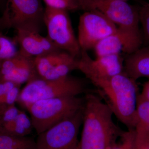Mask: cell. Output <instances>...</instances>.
Returning a JSON list of instances; mask_svg holds the SVG:
<instances>
[{"mask_svg":"<svg viewBox=\"0 0 149 149\" xmlns=\"http://www.w3.org/2000/svg\"><path fill=\"white\" fill-rule=\"evenodd\" d=\"M113 115L109 107L99 97L87 94L79 149H111L124 131L115 123Z\"/></svg>","mask_w":149,"mask_h":149,"instance_id":"cell-1","label":"cell"},{"mask_svg":"<svg viewBox=\"0 0 149 149\" xmlns=\"http://www.w3.org/2000/svg\"><path fill=\"white\" fill-rule=\"evenodd\" d=\"M136 81L123 72L91 82L105 100L113 115L128 129H135L137 124L139 94Z\"/></svg>","mask_w":149,"mask_h":149,"instance_id":"cell-2","label":"cell"},{"mask_svg":"<svg viewBox=\"0 0 149 149\" xmlns=\"http://www.w3.org/2000/svg\"><path fill=\"white\" fill-rule=\"evenodd\" d=\"M91 10L101 13L123 34L127 42L126 54L134 52L143 46L139 7L119 0L87 1L83 5V10Z\"/></svg>","mask_w":149,"mask_h":149,"instance_id":"cell-3","label":"cell"},{"mask_svg":"<svg viewBox=\"0 0 149 149\" xmlns=\"http://www.w3.org/2000/svg\"><path fill=\"white\" fill-rule=\"evenodd\" d=\"M85 98L62 97L37 101L27 106L33 128L37 135L72 117L83 109Z\"/></svg>","mask_w":149,"mask_h":149,"instance_id":"cell-4","label":"cell"},{"mask_svg":"<svg viewBox=\"0 0 149 149\" xmlns=\"http://www.w3.org/2000/svg\"><path fill=\"white\" fill-rule=\"evenodd\" d=\"M85 87L83 79L70 75L56 80L38 76L26 83L20 91L17 103L25 109L27 106L40 100L79 96L85 92Z\"/></svg>","mask_w":149,"mask_h":149,"instance_id":"cell-5","label":"cell"},{"mask_svg":"<svg viewBox=\"0 0 149 149\" xmlns=\"http://www.w3.org/2000/svg\"><path fill=\"white\" fill-rule=\"evenodd\" d=\"M42 0H7L0 17L2 29H30L40 31L45 9Z\"/></svg>","mask_w":149,"mask_h":149,"instance_id":"cell-6","label":"cell"},{"mask_svg":"<svg viewBox=\"0 0 149 149\" xmlns=\"http://www.w3.org/2000/svg\"><path fill=\"white\" fill-rule=\"evenodd\" d=\"M44 23L47 31V37L58 49L80 57L81 49L68 11L46 7Z\"/></svg>","mask_w":149,"mask_h":149,"instance_id":"cell-7","label":"cell"},{"mask_svg":"<svg viewBox=\"0 0 149 149\" xmlns=\"http://www.w3.org/2000/svg\"><path fill=\"white\" fill-rule=\"evenodd\" d=\"M83 108L38 135L36 149H79L78 136L83 123Z\"/></svg>","mask_w":149,"mask_h":149,"instance_id":"cell-8","label":"cell"},{"mask_svg":"<svg viewBox=\"0 0 149 149\" xmlns=\"http://www.w3.org/2000/svg\"><path fill=\"white\" fill-rule=\"evenodd\" d=\"M117 27L99 11H85L79 18L77 39L81 51L93 49L102 40L117 30Z\"/></svg>","mask_w":149,"mask_h":149,"instance_id":"cell-9","label":"cell"},{"mask_svg":"<svg viewBox=\"0 0 149 149\" xmlns=\"http://www.w3.org/2000/svg\"><path fill=\"white\" fill-rule=\"evenodd\" d=\"M77 70L91 82L97 79L109 78L124 72V59L121 54L96 57L93 59L88 52L81 51Z\"/></svg>","mask_w":149,"mask_h":149,"instance_id":"cell-10","label":"cell"},{"mask_svg":"<svg viewBox=\"0 0 149 149\" xmlns=\"http://www.w3.org/2000/svg\"><path fill=\"white\" fill-rule=\"evenodd\" d=\"M78 59L58 49L35 58V63L40 77L56 80L67 77L70 72L77 70Z\"/></svg>","mask_w":149,"mask_h":149,"instance_id":"cell-11","label":"cell"},{"mask_svg":"<svg viewBox=\"0 0 149 149\" xmlns=\"http://www.w3.org/2000/svg\"><path fill=\"white\" fill-rule=\"evenodd\" d=\"M35 58L18 53L1 62L0 80L10 81L21 85L38 77Z\"/></svg>","mask_w":149,"mask_h":149,"instance_id":"cell-12","label":"cell"},{"mask_svg":"<svg viewBox=\"0 0 149 149\" xmlns=\"http://www.w3.org/2000/svg\"><path fill=\"white\" fill-rule=\"evenodd\" d=\"M16 31L15 40L19 47V52L24 55L35 58L59 49L47 36L41 35L40 31L26 28Z\"/></svg>","mask_w":149,"mask_h":149,"instance_id":"cell-13","label":"cell"},{"mask_svg":"<svg viewBox=\"0 0 149 149\" xmlns=\"http://www.w3.org/2000/svg\"><path fill=\"white\" fill-rule=\"evenodd\" d=\"M124 72L133 80L149 78V45L142 46L127 55L124 59Z\"/></svg>","mask_w":149,"mask_h":149,"instance_id":"cell-14","label":"cell"},{"mask_svg":"<svg viewBox=\"0 0 149 149\" xmlns=\"http://www.w3.org/2000/svg\"><path fill=\"white\" fill-rule=\"evenodd\" d=\"M127 42L123 34L118 29L111 35L105 37L93 50L96 57L126 54Z\"/></svg>","mask_w":149,"mask_h":149,"instance_id":"cell-15","label":"cell"},{"mask_svg":"<svg viewBox=\"0 0 149 149\" xmlns=\"http://www.w3.org/2000/svg\"><path fill=\"white\" fill-rule=\"evenodd\" d=\"M33 129L31 118L25 111L20 110L16 118L5 127L0 134L25 137L29 136Z\"/></svg>","mask_w":149,"mask_h":149,"instance_id":"cell-16","label":"cell"},{"mask_svg":"<svg viewBox=\"0 0 149 149\" xmlns=\"http://www.w3.org/2000/svg\"><path fill=\"white\" fill-rule=\"evenodd\" d=\"M0 149H36V141L28 136L0 134Z\"/></svg>","mask_w":149,"mask_h":149,"instance_id":"cell-17","label":"cell"},{"mask_svg":"<svg viewBox=\"0 0 149 149\" xmlns=\"http://www.w3.org/2000/svg\"><path fill=\"white\" fill-rule=\"evenodd\" d=\"M19 49L15 39L0 32V61L10 58L18 53Z\"/></svg>","mask_w":149,"mask_h":149,"instance_id":"cell-18","label":"cell"},{"mask_svg":"<svg viewBox=\"0 0 149 149\" xmlns=\"http://www.w3.org/2000/svg\"><path fill=\"white\" fill-rule=\"evenodd\" d=\"M136 113V125L149 130V101L144 99L140 95L138 97Z\"/></svg>","mask_w":149,"mask_h":149,"instance_id":"cell-19","label":"cell"},{"mask_svg":"<svg viewBox=\"0 0 149 149\" xmlns=\"http://www.w3.org/2000/svg\"><path fill=\"white\" fill-rule=\"evenodd\" d=\"M135 129L123 131L111 149H135Z\"/></svg>","mask_w":149,"mask_h":149,"instance_id":"cell-20","label":"cell"},{"mask_svg":"<svg viewBox=\"0 0 149 149\" xmlns=\"http://www.w3.org/2000/svg\"><path fill=\"white\" fill-rule=\"evenodd\" d=\"M45 4L46 7L51 8L69 11L81 10L78 0H42Z\"/></svg>","mask_w":149,"mask_h":149,"instance_id":"cell-21","label":"cell"},{"mask_svg":"<svg viewBox=\"0 0 149 149\" xmlns=\"http://www.w3.org/2000/svg\"><path fill=\"white\" fill-rule=\"evenodd\" d=\"M139 17L143 44L149 45V3L139 7Z\"/></svg>","mask_w":149,"mask_h":149,"instance_id":"cell-22","label":"cell"},{"mask_svg":"<svg viewBox=\"0 0 149 149\" xmlns=\"http://www.w3.org/2000/svg\"><path fill=\"white\" fill-rule=\"evenodd\" d=\"M135 129V149H149V130L139 125Z\"/></svg>","mask_w":149,"mask_h":149,"instance_id":"cell-23","label":"cell"},{"mask_svg":"<svg viewBox=\"0 0 149 149\" xmlns=\"http://www.w3.org/2000/svg\"><path fill=\"white\" fill-rule=\"evenodd\" d=\"M20 110L14 105L0 113V131L16 118Z\"/></svg>","mask_w":149,"mask_h":149,"instance_id":"cell-24","label":"cell"},{"mask_svg":"<svg viewBox=\"0 0 149 149\" xmlns=\"http://www.w3.org/2000/svg\"><path fill=\"white\" fill-rule=\"evenodd\" d=\"M16 85L18 84L10 81L0 80V113L5 110L4 102L7 94Z\"/></svg>","mask_w":149,"mask_h":149,"instance_id":"cell-25","label":"cell"},{"mask_svg":"<svg viewBox=\"0 0 149 149\" xmlns=\"http://www.w3.org/2000/svg\"><path fill=\"white\" fill-rule=\"evenodd\" d=\"M140 95L144 99L149 101V80L144 84L142 93Z\"/></svg>","mask_w":149,"mask_h":149,"instance_id":"cell-26","label":"cell"},{"mask_svg":"<svg viewBox=\"0 0 149 149\" xmlns=\"http://www.w3.org/2000/svg\"><path fill=\"white\" fill-rule=\"evenodd\" d=\"M96 1V0H84V3H83V5H84V3L85 2L87 1ZM119 1H125L128 2V1H132V0H119ZM134 1H141V0H134ZM82 10H83V8H82Z\"/></svg>","mask_w":149,"mask_h":149,"instance_id":"cell-27","label":"cell"},{"mask_svg":"<svg viewBox=\"0 0 149 149\" xmlns=\"http://www.w3.org/2000/svg\"><path fill=\"white\" fill-rule=\"evenodd\" d=\"M80 2V5L81 6V10H82V7H83V3H84V0H78Z\"/></svg>","mask_w":149,"mask_h":149,"instance_id":"cell-28","label":"cell"},{"mask_svg":"<svg viewBox=\"0 0 149 149\" xmlns=\"http://www.w3.org/2000/svg\"><path fill=\"white\" fill-rule=\"evenodd\" d=\"M1 61H0V70H1Z\"/></svg>","mask_w":149,"mask_h":149,"instance_id":"cell-29","label":"cell"}]
</instances>
